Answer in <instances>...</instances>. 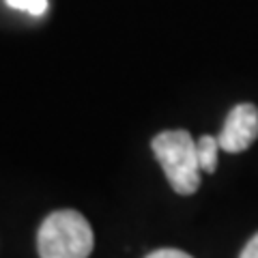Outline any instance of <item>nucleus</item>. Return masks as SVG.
Instances as JSON below:
<instances>
[{
	"instance_id": "nucleus-1",
	"label": "nucleus",
	"mask_w": 258,
	"mask_h": 258,
	"mask_svg": "<svg viewBox=\"0 0 258 258\" xmlns=\"http://www.w3.org/2000/svg\"><path fill=\"white\" fill-rule=\"evenodd\" d=\"M93 245L91 224L82 213L71 209L50 213L37 235L39 258H88Z\"/></svg>"
},
{
	"instance_id": "nucleus-2",
	"label": "nucleus",
	"mask_w": 258,
	"mask_h": 258,
	"mask_svg": "<svg viewBox=\"0 0 258 258\" xmlns=\"http://www.w3.org/2000/svg\"><path fill=\"white\" fill-rule=\"evenodd\" d=\"M153 153L159 161L170 187L181 194L198 191L200 187V161L196 151V140L185 129H172V132H161L151 142Z\"/></svg>"
},
{
	"instance_id": "nucleus-3",
	"label": "nucleus",
	"mask_w": 258,
	"mask_h": 258,
	"mask_svg": "<svg viewBox=\"0 0 258 258\" xmlns=\"http://www.w3.org/2000/svg\"><path fill=\"white\" fill-rule=\"evenodd\" d=\"M258 138V108L252 103H239L235 106L228 116H226V123L222 127L220 136V147L226 153H241L249 149Z\"/></svg>"
},
{
	"instance_id": "nucleus-4",
	"label": "nucleus",
	"mask_w": 258,
	"mask_h": 258,
	"mask_svg": "<svg viewBox=\"0 0 258 258\" xmlns=\"http://www.w3.org/2000/svg\"><path fill=\"white\" fill-rule=\"evenodd\" d=\"M220 140L215 136H200V140L196 142L198 151V161H200V170L203 172H215L217 168V153H220Z\"/></svg>"
},
{
	"instance_id": "nucleus-5",
	"label": "nucleus",
	"mask_w": 258,
	"mask_h": 258,
	"mask_svg": "<svg viewBox=\"0 0 258 258\" xmlns=\"http://www.w3.org/2000/svg\"><path fill=\"white\" fill-rule=\"evenodd\" d=\"M9 7L13 9H20V11H26L30 15H43L47 11V0H7Z\"/></svg>"
},
{
	"instance_id": "nucleus-6",
	"label": "nucleus",
	"mask_w": 258,
	"mask_h": 258,
	"mask_svg": "<svg viewBox=\"0 0 258 258\" xmlns=\"http://www.w3.org/2000/svg\"><path fill=\"white\" fill-rule=\"evenodd\" d=\"M147 258H194V256L181 252V249H172V247H168V249H157V252L149 254Z\"/></svg>"
},
{
	"instance_id": "nucleus-7",
	"label": "nucleus",
	"mask_w": 258,
	"mask_h": 258,
	"mask_svg": "<svg viewBox=\"0 0 258 258\" xmlns=\"http://www.w3.org/2000/svg\"><path fill=\"white\" fill-rule=\"evenodd\" d=\"M239 258H258V232L247 241V245L243 247V252H241Z\"/></svg>"
}]
</instances>
